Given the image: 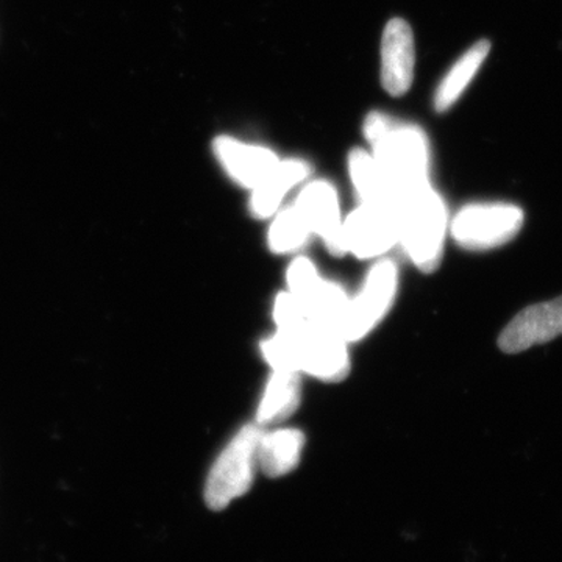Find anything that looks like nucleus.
I'll return each mask as SVG.
<instances>
[{
  "mask_svg": "<svg viewBox=\"0 0 562 562\" xmlns=\"http://www.w3.org/2000/svg\"><path fill=\"white\" fill-rule=\"evenodd\" d=\"M398 246L420 272L431 273L441 266L450 232L446 202L430 183L398 195Z\"/></svg>",
  "mask_w": 562,
  "mask_h": 562,
  "instance_id": "obj_1",
  "label": "nucleus"
},
{
  "mask_svg": "<svg viewBox=\"0 0 562 562\" xmlns=\"http://www.w3.org/2000/svg\"><path fill=\"white\" fill-rule=\"evenodd\" d=\"M261 427L246 424L217 454L206 476L203 498L211 512H222L250 491L258 469Z\"/></svg>",
  "mask_w": 562,
  "mask_h": 562,
  "instance_id": "obj_2",
  "label": "nucleus"
},
{
  "mask_svg": "<svg viewBox=\"0 0 562 562\" xmlns=\"http://www.w3.org/2000/svg\"><path fill=\"white\" fill-rule=\"evenodd\" d=\"M372 149L373 158L397 195L430 183V150L419 128L392 124L372 143Z\"/></svg>",
  "mask_w": 562,
  "mask_h": 562,
  "instance_id": "obj_3",
  "label": "nucleus"
},
{
  "mask_svg": "<svg viewBox=\"0 0 562 562\" xmlns=\"http://www.w3.org/2000/svg\"><path fill=\"white\" fill-rule=\"evenodd\" d=\"M398 268L390 258L373 262L362 281L360 291L350 295L341 335L347 342H360L387 316L398 294Z\"/></svg>",
  "mask_w": 562,
  "mask_h": 562,
  "instance_id": "obj_4",
  "label": "nucleus"
},
{
  "mask_svg": "<svg viewBox=\"0 0 562 562\" xmlns=\"http://www.w3.org/2000/svg\"><path fill=\"white\" fill-rule=\"evenodd\" d=\"M524 210L513 203H471L450 220V235L465 250L505 246L522 231Z\"/></svg>",
  "mask_w": 562,
  "mask_h": 562,
  "instance_id": "obj_5",
  "label": "nucleus"
},
{
  "mask_svg": "<svg viewBox=\"0 0 562 562\" xmlns=\"http://www.w3.org/2000/svg\"><path fill=\"white\" fill-rule=\"evenodd\" d=\"M284 335L291 341L294 372L325 383L342 382L349 375L350 344L339 333L312 327L305 331Z\"/></svg>",
  "mask_w": 562,
  "mask_h": 562,
  "instance_id": "obj_6",
  "label": "nucleus"
},
{
  "mask_svg": "<svg viewBox=\"0 0 562 562\" xmlns=\"http://www.w3.org/2000/svg\"><path fill=\"white\" fill-rule=\"evenodd\" d=\"M344 250L362 261H376L398 246L395 210L360 203L344 217Z\"/></svg>",
  "mask_w": 562,
  "mask_h": 562,
  "instance_id": "obj_7",
  "label": "nucleus"
},
{
  "mask_svg": "<svg viewBox=\"0 0 562 562\" xmlns=\"http://www.w3.org/2000/svg\"><path fill=\"white\" fill-rule=\"evenodd\" d=\"M295 209L305 221L313 236L321 238L327 250L335 257L346 255L344 250V217L338 192L325 180L306 184L294 202Z\"/></svg>",
  "mask_w": 562,
  "mask_h": 562,
  "instance_id": "obj_8",
  "label": "nucleus"
},
{
  "mask_svg": "<svg viewBox=\"0 0 562 562\" xmlns=\"http://www.w3.org/2000/svg\"><path fill=\"white\" fill-rule=\"evenodd\" d=\"M562 336V295L522 310L502 331L498 347L505 353H520L532 346L553 341Z\"/></svg>",
  "mask_w": 562,
  "mask_h": 562,
  "instance_id": "obj_9",
  "label": "nucleus"
},
{
  "mask_svg": "<svg viewBox=\"0 0 562 562\" xmlns=\"http://www.w3.org/2000/svg\"><path fill=\"white\" fill-rule=\"evenodd\" d=\"M416 66V46L408 22L395 18L387 22L382 36V85L394 98L412 88Z\"/></svg>",
  "mask_w": 562,
  "mask_h": 562,
  "instance_id": "obj_10",
  "label": "nucleus"
},
{
  "mask_svg": "<svg viewBox=\"0 0 562 562\" xmlns=\"http://www.w3.org/2000/svg\"><path fill=\"white\" fill-rule=\"evenodd\" d=\"M214 155L236 184L254 190L271 176L280 160L266 147L239 143L227 136L214 140Z\"/></svg>",
  "mask_w": 562,
  "mask_h": 562,
  "instance_id": "obj_11",
  "label": "nucleus"
},
{
  "mask_svg": "<svg viewBox=\"0 0 562 562\" xmlns=\"http://www.w3.org/2000/svg\"><path fill=\"white\" fill-rule=\"evenodd\" d=\"M305 443V432L299 428L279 427L261 431L258 441L260 471L269 479L290 475L301 464Z\"/></svg>",
  "mask_w": 562,
  "mask_h": 562,
  "instance_id": "obj_12",
  "label": "nucleus"
},
{
  "mask_svg": "<svg viewBox=\"0 0 562 562\" xmlns=\"http://www.w3.org/2000/svg\"><path fill=\"white\" fill-rule=\"evenodd\" d=\"M312 168L302 160H284L271 176L251 190L249 209L257 220H271L281 210V203L292 188L308 179Z\"/></svg>",
  "mask_w": 562,
  "mask_h": 562,
  "instance_id": "obj_13",
  "label": "nucleus"
},
{
  "mask_svg": "<svg viewBox=\"0 0 562 562\" xmlns=\"http://www.w3.org/2000/svg\"><path fill=\"white\" fill-rule=\"evenodd\" d=\"M301 402V373L272 371L258 402L255 424L260 425L261 428L280 424L297 412Z\"/></svg>",
  "mask_w": 562,
  "mask_h": 562,
  "instance_id": "obj_14",
  "label": "nucleus"
},
{
  "mask_svg": "<svg viewBox=\"0 0 562 562\" xmlns=\"http://www.w3.org/2000/svg\"><path fill=\"white\" fill-rule=\"evenodd\" d=\"M349 172L360 203L380 209H397V192L392 188L373 155L361 149L351 151Z\"/></svg>",
  "mask_w": 562,
  "mask_h": 562,
  "instance_id": "obj_15",
  "label": "nucleus"
},
{
  "mask_svg": "<svg viewBox=\"0 0 562 562\" xmlns=\"http://www.w3.org/2000/svg\"><path fill=\"white\" fill-rule=\"evenodd\" d=\"M491 52V43L487 40L479 41L469 47L464 55L458 58L457 63L446 74L435 94V109L442 113L452 109L458 99L461 98L465 88L475 79L480 68Z\"/></svg>",
  "mask_w": 562,
  "mask_h": 562,
  "instance_id": "obj_16",
  "label": "nucleus"
},
{
  "mask_svg": "<svg viewBox=\"0 0 562 562\" xmlns=\"http://www.w3.org/2000/svg\"><path fill=\"white\" fill-rule=\"evenodd\" d=\"M312 232L294 205L280 210L272 217L268 231L269 250L276 255H292L305 249L312 239Z\"/></svg>",
  "mask_w": 562,
  "mask_h": 562,
  "instance_id": "obj_17",
  "label": "nucleus"
},
{
  "mask_svg": "<svg viewBox=\"0 0 562 562\" xmlns=\"http://www.w3.org/2000/svg\"><path fill=\"white\" fill-rule=\"evenodd\" d=\"M272 319L277 331L301 333L317 327L301 299L290 291L277 294L272 306Z\"/></svg>",
  "mask_w": 562,
  "mask_h": 562,
  "instance_id": "obj_18",
  "label": "nucleus"
},
{
  "mask_svg": "<svg viewBox=\"0 0 562 562\" xmlns=\"http://www.w3.org/2000/svg\"><path fill=\"white\" fill-rule=\"evenodd\" d=\"M322 276L317 271L316 265L310 258L295 257L286 269V291L297 299H305L313 288L319 283Z\"/></svg>",
  "mask_w": 562,
  "mask_h": 562,
  "instance_id": "obj_19",
  "label": "nucleus"
},
{
  "mask_svg": "<svg viewBox=\"0 0 562 562\" xmlns=\"http://www.w3.org/2000/svg\"><path fill=\"white\" fill-rule=\"evenodd\" d=\"M392 122L390 117L383 116V114L380 113L369 114L364 122L366 139H368L371 144L375 143L380 136H383L384 133L387 132V128H390Z\"/></svg>",
  "mask_w": 562,
  "mask_h": 562,
  "instance_id": "obj_20",
  "label": "nucleus"
}]
</instances>
